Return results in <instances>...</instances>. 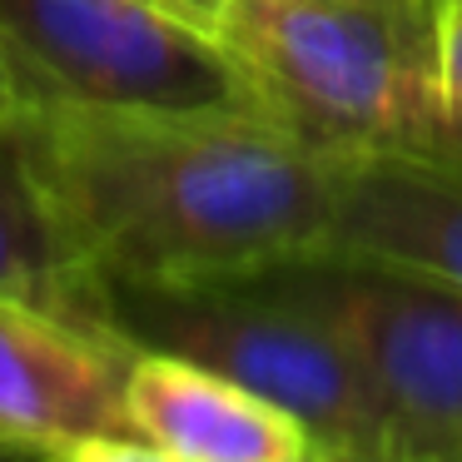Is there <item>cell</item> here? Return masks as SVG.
<instances>
[{
  "mask_svg": "<svg viewBox=\"0 0 462 462\" xmlns=\"http://www.w3.org/2000/svg\"><path fill=\"white\" fill-rule=\"evenodd\" d=\"M323 452V448H319ZM323 462H432L422 452L402 448V442H378V448H343V452H323Z\"/></svg>",
  "mask_w": 462,
  "mask_h": 462,
  "instance_id": "12",
  "label": "cell"
},
{
  "mask_svg": "<svg viewBox=\"0 0 462 462\" xmlns=\"http://www.w3.org/2000/svg\"><path fill=\"white\" fill-rule=\"evenodd\" d=\"M214 35L269 120L313 150H438V0H219Z\"/></svg>",
  "mask_w": 462,
  "mask_h": 462,
  "instance_id": "2",
  "label": "cell"
},
{
  "mask_svg": "<svg viewBox=\"0 0 462 462\" xmlns=\"http://www.w3.org/2000/svg\"><path fill=\"white\" fill-rule=\"evenodd\" d=\"M309 462H323V452H313V457H309Z\"/></svg>",
  "mask_w": 462,
  "mask_h": 462,
  "instance_id": "18",
  "label": "cell"
},
{
  "mask_svg": "<svg viewBox=\"0 0 462 462\" xmlns=\"http://www.w3.org/2000/svg\"><path fill=\"white\" fill-rule=\"evenodd\" d=\"M432 462H462V448L457 452H442V457H432Z\"/></svg>",
  "mask_w": 462,
  "mask_h": 462,
  "instance_id": "17",
  "label": "cell"
},
{
  "mask_svg": "<svg viewBox=\"0 0 462 462\" xmlns=\"http://www.w3.org/2000/svg\"><path fill=\"white\" fill-rule=\"evenodd\" d=\"M134 343L0 299V448L60 462L75 442L125 428Z\"/></svg>",
  "mask_w": 462,
  "mask_h": 462,
  "instance_id": "6",
  "label": "cell"
},
{
  "mask_svg": "<svg viewBox=\"0 0 462 462\" xmlns=\"http://www.w3.org/2000/svg\"><path fill=\"white\" fill-rule=\"evenodd\" d=\"M333 254L462 289V164L442 154H348Z\"/></svg>",
  "mask_w": 462,
  "mask_h": 462,
  "instance_id": "8",
  "label": "cell"
},
{
  "mask_svg": "<svg viewBox=\"0 0 462 462\" xmlns=\"http://www.w3.org/2000/svg\"><path fill=\"white\" fill-rule=\"evenodd\" d=\"M0 299L31 303L80 328L115 333L110 299L75 259L15 115L0 120Z\"/></svg>",
  "mask_w": 462,
  "mask_h": 462,
  "instance_id": "9",
  "label": "cell"
},
{
  "mask_svg": "<svg viewBox=\"0 0 462 462\" xmlns=\"http://www.w3.org/2000/svg\"><path fill=\"white\" fill-rule=\"evenodd\" d=\"M289 279L348 333L393 432L422 457L462 448V289L393 263L323 254Z\"/></svg>",
  "mask_w": 462,
  "mask_h": 462,
  "instance_id": "5",
  "label": "cell"
},
{
  "mask_svg": "<svg viewBox=\"0 0 462 462\" xmlns=\"http://www.w3.org/2000/svg\"><path fill=\"white\" fill-rule=\"evenodd\" d=\"M438 85H442V130L462 125V0H438Z\"/></svg>",
  "mask_w": 462,
  "mask_h": 462,
  "instance_id": "10",
  "label": "cell"
},
{
  "mask_svg": "<svg viewBox=\"0 0 462 462\" xmlns=\"http://www.w3.org/2000/svg\"><path fill=\"white\" fill-rule=\"evenodd\" d=\"M0 462H51L41 452H21V448H0Z\"/></svg>",
  "mask_w": 462,
  "mask_h": 462,
  "instance_id": "15",
  "label": "cell"
},
{
  "mask_svg": "<svg viewBox=\"0 0 462 462\" xmlns=\"http://www.w3.org/2000/svg\"><path fill=\"white\" fill-rule=\"evenodd\" d=\"M125 428L174 462H309L319 452L279 402L160 348H140L125 373Z\"/></svg>",
  "mask_w": 462,
  "mask_h": 462,
  "instance_id": "7",
  "label": "cell"
},
{
  "mask_svg": "<svg viewBox=\"0 0 462 462\" xmlns=\"http://www.w3.org/2000/svg\"><path fill=\"white\" fill-rule=\"evenodd\" d=\"M184 15H194V21H204V25H214V15H219V0H174Z\"/></svg>",
  "mask_w": 462,
  "mask_h": 462,
  "instance_id": "14",
  "label": "cell"
},
{
  "mask_svg": "<svg viewBox=\"0 0 462 462\" xmlns=\"http://www.w3.org/2000/svg\"><path fill=\"white\" fill-rule=\"evenodd\" d=\"M60 462H174L154 442L134 438V432H95V438L75 442Z\"/></svg>",
  "mask_w": 462,
  "mask_h": 462,
  "instance_id": "11",
  "label": "cell"
},
{
  "mask_svg": "<svg viewBox=\"0 0 462 462\" xmlns=\"http://www.w3.org/2000/svg\"><path fill=\"white\" fill-rule=\"evenodd\" d=\"M432 154H442V160H457V164H462V125H448Z\"/></svg>",
  "mask_w": 462,
  "mask_h": 462,
  "instance_id": "13",
  "label": "cell"
},
{
  "mask_svg": "<svg viewBox=\"0 0 462 462\" xmlns=\"http://www.w3.org/2000/svg\"><path fill=\"white\" fill-rule=\"evenodd\" d=\"M15 115V100H11V85H5V75H0V120H11Z\"/></svg>",
  "mask_w": 462,
  "mask_h": 462,
  "instance_id": "16",
  "label": "cell"
},
{
  "mask_svg": "<svg viewBox=\"0 0 462 462\" xmlns=\"http://www.w3.org/2000/svg\"><path fill=\"white\" fill-rule=\"evenodd\" d=\"M110 323L134 348L180 353L279 402L323 452L398 442L358 348L289 269L214 289L110 293Z\"/></svg>",
  "mask_w": 462,
  "mask_h": 462,
  "instance_id": "4",
  "label": "cell"
},
{
  "mask_svg": "<svg viewBox=\"0 0 462 462\" xmlns=\"http://www.w3.org/2000/svg\"><path fill=\"white\" fill-rule=\"evenodd\" d=\"M15 115H254L269 120L214 25L174 0H0Z\"/></svg>",
  "mask_w": 462,
  "mask_h": 462,
  "instance_id": "3",
  "label": "cell"
},
{
  "mask_svg": "<svg viewBox=\"0 0 462 462\" xmlns=\"http://www.w3.org/2000/svg\"><path fill=\"white\" fill-rule=\"evenodd\" d=\"M80 269L214 289L333 254L343 160L254 115H15Z\"/></svg>",
  "mask_w": 462,
  "mask_h": 462,
  "instance_id": "1",
  "label": "cell"
}]
</instances>
